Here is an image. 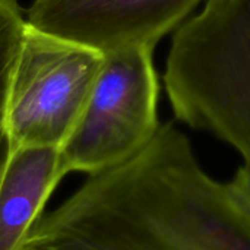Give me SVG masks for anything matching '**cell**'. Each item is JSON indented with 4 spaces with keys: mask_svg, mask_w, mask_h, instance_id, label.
Wrapping results in <instances>:
<instances>
[{
    "mask_svg": "<svg viewBox=\"0 0 250 250\" xmlns=\"http://www.w3.org/2000/svg\"><path fill=\"white\" fill-rule=\"evenodd\" d=\"M34 250H250V215L173 122L125 161L42 212Z\"/></svg>",
    "mask_w": 250,
    "mask_h": 250,
    "instance_id": "cell-1",
    "label": "cell"
},
{
    "mask_svg": "<svg viewBox=\"0 0 250 250\" xmlns=\"http://www.w3.org/2000/svg\"><path fill=\"white\" fill-rule=\"evenodd\" d=\"M164 86L179 122L250 167V0H207L174 31Z\"/></svg>",
    "mask_w": 250,
    "mask_h": 250,
    "instance_id": "cell-2",
    "label": "cell"
},
{
    "mask_svg": "<svg viewBox=\"0 0 250 250\" xmlns=\"http://www.w3.org/2000/svg\"><path fill=\"white\" fill-rule=\"evenodd\" d=\"M105 54L40 31L25 21L7 97L12 149L62 148L75 129Z\"/></svg>",
    "mask_w": 250,
    "mask_h": 250,
    "instance_id": "cell-3",
    "label": "cell"
},
{
    "mask_svg": "<svg viewBox=\"0 0 250 250\" xmlns=\"http://www.w3.org/2000/svg\"><path fill=\"white\" fill-rule=\"evenodd\" d=\"M149 47L105 54L88 103L60 148L67 173L92 174L146 145L160 127V82Z\"/></svg>",
    "mask_w": 250,
    "mask_h": 250,
    "instance_id": "cell-4",
    "label": "cell"
},
{
    "mask_svg": "<svg viewBox=\"0 0 250 250\" xmlns=\"http://www.w3.org/2000/svg\"><path fill=\"white\" fill-rule=\"evenodd\" d=\"M204 0H34L25 21L31 26L104 54L154 48L176 31Z\"/></svg>",
    "mask_w": 250,
    "mask_h": 250,
    "instance_id": "cell-5",
    "label": "cell"
},
{
    "mask_svg": "<svg viewBox=\"0 0 250 250\" xmlns=\"http://www.w3.org/2000/svg\"><path fill=\"white\" fill-rule=\"evenodd\" d=\"M64 176L60 148L12 149L0 179V250H21Z\"/></svg>",
    "mask_w": 250,
    "mask_h": 250,
    "instance_id": "cell-6",
    "label": "cell"
},
{
    "mask_svg": "<svg viewBox=\"0 0 250 250\" xmlns=\"http://www.w3.org/2000/svg\"><path fill=\"white\" fill-rule=\"evenodd\" d=\"M21 48V34L4 22H0V179L12 154L7 130V97L12 72Z\"/></svg>",
    "mask_w": 250,
    "mask_h": 250,
    "instance_id": "cell-7",
    "label": "cell"
},
{
    "mask_svg": "<svg viewBox=\"0 0 250 250\" xmlns=\"http://www.w3.org/2000/svg\"><path fill=\"white\" fill-rule=\"evenodd\" d=\"M226 183L236 201L250 215V167L242 164L236 170L234 176Z\"/></svg>",
    "mask_w": 250,
    "mask_h": 250,
    "instance_id": "cell-8",
    "label": "cell"
},
{
    "mask_svg": "<svg viewBox=\"0 0 250 250\" xmlns=\"http://www.w3.org/2000/svg\"><path fill=\"white\" fill-rule=\"evenodd\" d=\"M21 250H34V249H31V248H28V246H22Z\"/></svg>",
    "mask_w": 250,
    "mask_h": 250,
    "instance_id": "cell-9",
    "label": "cell"
}]
</instances>
